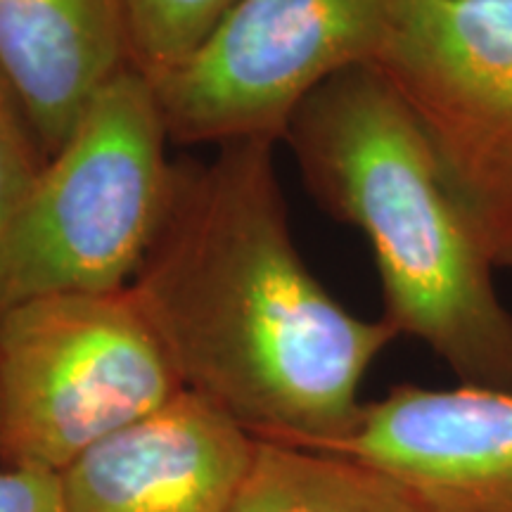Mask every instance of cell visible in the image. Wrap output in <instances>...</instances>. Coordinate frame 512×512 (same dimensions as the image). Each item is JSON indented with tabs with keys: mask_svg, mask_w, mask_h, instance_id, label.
Returning <instances> with one entry per match:
<instances>
[{
	"mask_svg": "<svg viewBox=\"0 0 512 512\" xmlns=\"http://www.w3.org/2000/svg\"><path fill=\"white\" fill-rule=\"evenodd\" d=\"M126 67V0H0V74L46 159Z\"/></svg>",
	"mask_w": 512,
	"mask_h": 512,
	"instance_id": "9c48e42d",
	"label": "cell"
},
{
	"mask_svg": "<svg viewBox=\"0 0 512 512\" xmlns=\"http://www.w3.org/2000/svg\"><path fill=\"white\" fill-rule=\"evenodd\" d=\"M166 140L155 86L121 69L0 226V313L55 294L126 290L169 197Z\"/></svg>",
	"mask_w": 512,
	"mask_h": 512,
	"instance_id": "3957f363",
	"label": "cell"
},
{
	"mask_svg": "<svg viewBox=\"0 0 512 512\" xmlns=\"http://www.w3.org/2000/svg\"><path fill=\"white\" fill-rule=\"evenodd\" d=\"M0 512H62L60 475L0 465Z\"/></svg>",
	"mask_w": 512,
	"mask_h": 512,
	"instance_id": "4fadbf2b",
	"label": "cell"
},
{
	"mask_svg": "<svg viewBox=\"0 0 512 512\" xmlns=\"http://www.w3.org/2000/svg\"><path fill=\"white\" fill-rule=\"evenodd\" d=\"M328 451L384 472L427 512H512V389L399 384Z\"/></svg>",
	"mask_w": 512,
	"mask_h": 512,
	"instance_id": "52a82bcc",
	"label": "cell"
},
{
	"mask_svg": "<svg viewBox=\"0 0 512 512\" xmlns=\"http://www.w3.org/2000/svg\"><path fill=\"white\" fill-rule=\"evenodd\" d=\"M228 512H427L392 477L342 453L254 441Z\"/></svg>",
	"mask_w": 512,
	"mask_h": 512,
	"instance_id": "30bf717a",
	"label": "cell"
},
{
	"mask_svg": "<svg viewBox=\"0 0 512 512\" xmlns=\"http://www.w3.org/2000/svg\"><path fill=\"white\" fill-rule=\"evenodd\" d=\"M238 0H126L128 57L145 79L181 64Z\"/></svg>",
	"mask_w": 512,
	"mask_h": 512,
	"instance_id": "8fae6325",
	"label": "cell"
},
{
	"mask_svg": "<svg viewBox=\"0 0 512 512\" xmlns=\"http://www.w3.org/2000/svg\"><path fill=\"white\" fill-rule=\"evenodd\" d=\"M183 392L259 441L328 451L361 418V384L394 342L344 309L287 226L271 140L178 159L155 238L128 283Z\"/></svg>",
	"mask_w": 512,
	"mask_h": 512,
	"instance_id": "6da1fadb",
	"label": "cell"
},
{
	"mask_svg": "<svg viewBox=\"0 0 512 512\" xmlns=\"http://www.w3.org/2000/svg\"><path fill=\"white\" fill-rule=\"evenodd\" d=\"M285 138L320 207L368 240L396 335L425 344L458 382L512 389V311L496 266L387 76H332Z\"/></svg>",
	"mask_w": 512,
	"mask_h": 512,
	"instance_id": "7a4b0ae2",
	"label": "cell"
},
{
	"mask_svg": "<svg viewBox=\"0 0 512 512\" xmlns=\"http://www.w3.org/2000/svg\"><path fill=\"white\" fill-rule=\"evenodd\" d=\"M181 392L128 287L0 313V465L62 475Z\"/></svg>",
	"mask_w": 512,
	"mask_h": 512,
	"instance_id": "277c9868",
	"label": "cell"
},
{
	"mask_svg": "<svg viewBox=\"0 0 512 512\" xmlns=\"http://www.w3.org/2000/svg\"><path fill=\"white\" fill-rule=\"evenodd\" d=\"M418 0H238L181 64L150 81L185 145L285 138L302 102L351 67H375Z\"/></svg>",
	"mask_w": 512,
	"mask_h": 512,
	"instance_id": "5b68a950",
	"label": "cell"
},
{
	"mask_svg": "<svg viewBox=\"0 0 512 512\" xmlns=\"http://www.w3.org/2000/svg\"><path fill=\"white\" fill-rule=\"evenodd\" d=\"M375 69L411 107L491 264L512 268V0H418Z\"/></svg>",
	"mask_w": 512,
	"mask_h": 512,
	"instance_id": "8992f818",
	"label": "cell"
},
{
	"mask_svg": "<svg viewBox=\"0 0 512 512\" xmlns=\"http://www.w3.org/2000/svg\"><path fill=\"white\" fill-rule=\"evenodd\" d=\"M254 441L181 392L62 472V512H228Z\"/></svg>",
	"mask_w": 512,
	"mask_h": 512,
	"instance_id": "ba28073f",
	"label": "cell"
},
{
	"mask_svg": "<svg viewBox=\"0 0 512 512\" xmlns=\"http://www.w3.org/2000/svg\"><path fill=\"white\" fill-rule=\"evenodd\" d=\"M43 164L46 155L10 83L0 74V226L24 200Z\"/></svg>",
	"mask_w": 512,
	"mask_h": 512,
	"instance_id": "7c38bea8",
	"label": "cell"
}]
</instances>
